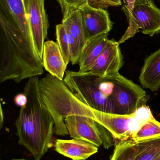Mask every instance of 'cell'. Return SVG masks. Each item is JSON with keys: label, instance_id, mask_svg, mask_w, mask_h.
I'll list each match as a JSON object with an SVG mask.
<instances>
[{"label": "cell", "instance_id": "603a6c76", "mask_svg": "<svg viewBox=\"0 0 160 160\" xmlns=\"http://www.w3.org/2000/svg\"><path fill=\"white\" fill-rule=\"evenodd\" d=\"M89 3L93 6L94 5H95L98 6V8H103L101 0H90Z\"/></svg>", "mask_w": 160, "mask_h": 160}, {"label": "cell", "instance_id": "8992f818", "mask_svg": "<svg viewBox=\"0 0 160 160\" xmlns=\"http://www.w3.org/2000/svg\"><path fill=\"white\" fill-rule=\"evenodd\" d=\"M65 125L73 139L90 143L98 148L109 149L113 145L111 133L98 122L90 118L79 115L67 117Z\"/></svg>", "mask_w": 160, "mask_h": 160}, {"label": "cell", "instance_id": "d6986e66", "mask_svg": "<svg viewBox=\"0 0 160 160\" xmlns=\"http://www.w3.org/2000/svg\"><path fill=\"white\" fill-rule=\"evenodd\" d=\"M62 9L63 17H65L74 10L80 9L84 6L89 3L90 0H56Z\"/></svg>", "mask_w": 160, "mask_h": 160}, {"label": "cell", "instance_id": "7402d4cb", "mask_svg": "<svg viewBox=\"0 0 160 160\" xmlns=\"http://www.w3.org/2000/svg\"><path fill=\"white\" fill-rule=\"evenodd\" d=\"M102 7L103 8H108V7L117 6L122 5L121 0H101Z\"/></svg>", "mask_w": 160, "mask_h": 160}, {"label": "cell", "instance_id": "ffe728a7", "mask_svg": "<svg viewBox=\"0 0 160 160\" xmlns=\"http://www.w3.org/2000/svg\"><path fill=\"white\" fill-rule=\"evenodd\" d=\"M123 1L126 4L123 7V9L126 15L128 20H129L131 18L132 9L136 0H123Z\"/></svg>", "mask_w": 160, "mask_h": 160}, {"label": "cell", "instance_id": "cb8c5ba5", "mask_svg": "<svg viewBox=\"0 0 160 160\" xmlns=\"http://www.w3.org/2000/svg\"><path fill=\"white\" fill-rule=\"evenodd\" d=\"M11 160H24V159H13Z\"/></svg>", "mask_w": 160, "mask_h": 160}, {"label": "cell", "instance_id": "4fadbf2b", "mask_svg": "<svg viewBox=\"0 0 160 160\" xmlns=\"http://www.w3.org/2000/svg\"><path fill=\"white\" fill-rule=\"evenodd\" d=\"M109 33L102 34L87 41L80 56L78 64L79 72H87L91 66L106 48L109 39Z\"/></svg>", "mask_w": 160, "mask_h": 160}, {"label": "cell", "instance_id": "44dd1931", "mask_svg": "<svg viewBox=\"0 0 160 160\" xmlns=\"http://www.w3.org/2000/svg\"><path fill=\"white\" fill-rule=\"evenodd\" d=\"M14 100L15 104L21 108L25 106L27 103V98L26 95L23 92L16 95L14 98Z\"/></svg>", "mask_w": 160, "mask_h": 160}, {"label": "cell", "instance_id": "5bb4252c", "mask_svg": "<svg viewBox=\"0 0 160 160\" xmlns=\"http://www.w3.org/2000/svg\"><path fill=\"white\" fill-rule=\"evenodd\" d=\"M143 87L152 91L160 88V49L146 59L139 77Z\"/></svg>", "mask_w": 160, "mask_h": 160}, {"label": "cell", "instance_id": "8fae6325", "mask_svg": "<svg viewBox=\"0 0 160 160\" xmlns=\"http://www.w3.org/2000/svg\"><path fill=\"white\" fill-rule=\"evenodd\" d=\"M55 151L72 160H85L97 153L98 148L82 140L57 139L54 142Z\"/></svg>", "mask_w": 160, "mask_h": 160}, {"label": "cell", "instance_id": "9c48e42d", "mask_svg": "<svg viewBox=\"0 0 160 160\" xmlns=\"http://www.w3.org/2000/svg\"><path fill=\"white\" fill-rule=\"evenodd\" d=\"M119 45L114 39H109L106 48L88 72L101 76H112L118 74L123 64V55Z\"/></svg>", "mask_w": 160, "mask_h": 160}, {"label": "cell", "instance_id": "2e32d148", "mask_svg": "<svg viewBox=\"0 0 160 160\" xmlns=\"http://www.w3.org/2000/svg\"><path fill=\"white\" fill-rule=\"evenodd\" d=\"M159 137H160V122L152 116L132 134L131 139L137 142Z\"/></svg>", "mask_w": 160, "mask_h": 160}, {"label": "cell", "instance_id": "9a60e30c", "mask_svg": "<svg viewBox=\"0 0 160 160\" xmlns=\"http://www.w3.org/2000/svg\"><path fill=\"white\" fill-rule=\"evenodd\" d=\"M135 160H156L160 157V137L136 142Z\"/></svg>", "mask_w": 160, "mask_h": 160}, {"label": "cell", "instance_id": "6da1fadb", "mask_svg": "<svg viewBox=\"0 0 160 160\" xmlns=\"http://www.w3.org/2000/svg\"><path fill=\"white\" fill-rule=\"evenodd\" d=\"M39 81L38 77H33L25 84L27 103L20 108L15 122L19 143L35 160H40L52 147L54 133L53 118L40 97Z\"/></svg>", "mask_w": 160, "mask_h": 160}, {"label": "cell", "instance_id": "7c38bea8", "mask_svg": "<svg viewBox=\"0 0 160 160\" xmlns=\"http://www.w3.org/2000/svg\"><path fill=\"white\" fill-rule=\"evenodd\" d=\"M42 63L43 68L49 74L63 81L67 66L57 42L53 40L45 41L43 46Z\"/></svg>", "mask_w": 160, "mask_h": 160}, {"label": "cell", "instance_id": "e0dca14e", "mask_svg": "<svg viewBox=\"0 0 160 160\" xmlns=\"http://www.w3.org/2000/svg\"><path fill=\"white\" fill-rule=\"evenodd\" d=\"M136 157V142L131 138L125 141H119L116 144L110 160H135Z\"/></svg>", "mask_w": 160, "mask_h": 160}, {"label": "cell", "instance_id": "7a4b0ae2", "mask_svg": "<svg viewBox=\"0 0 160 160\" xmlns=\"http://www.w3.org/2000/svg\"><path fill=\"white\" fill-rule=\"evenodd\" d=\"M39 89L41 99L53 118L56 135H68L65 123L67 117L79 115L93 118L92 108L76 98L64 81L47 74L39 80Z\"/></svg>", "mask_w": 160, "mask_h": 160}, {"label": "cell", "instance_id": "277c9868", "mask_svg": "<svg viewBox=\"0 0 160 160\" xmlns=\"http://www.w3.org/2000/svg\"><path fill=\"white\" fill-rule=\"evenodd\" d=\"M93 119L102 125L119 141L131 138L132 134L152 116L148 106H143L129 115L116 114L100 112L93 109Z\"/></svg>", "mask_w": 160, "mask_h": 160}, {"label": "cell", "instance_id": "3957f363", "mask_svg": "<svg viewBox=\"0 0 160 160\" xmlns=\"http://www.w3.org/2000/svg\"><path fill=\"white\" fill-rule=\"evenodd\" d=\"M109 77L112 84L111 98L116 114H133L147 105L149 98L140 86L119 73Z\"/></svg>", "mask_w": 160, "mask_h": 160}, {"label": "cell", "instance_id": "ba28073f", "mask_svg": "<svg viewBox=\"0 0 160 160\" xmlns=\"http://www.w3.org/2000/svg\"><path fill=\"white\" fill-rule=\"evenodd\" d=\"M87 42L99 35L111 30L113 23L109 12L102 8L95 7L89 3L80 9Z\"/></svg>", "mask_w": 160, "mask_h": 160}, {"label": "cell", "instance_id": "30bf717a", "mask_svg": "<svg viewBox=\"0 0 160 160\" xmlns=\"http://www.w3.org/2000/svg\"><path fill=\"white\" fill-rule=\"evenodd\" d=\"M62 23L73 38L75 44V50L70 62L73 65L78 64L83 50L87 43L80 9L74 10L63 17Z\"/></svg>", "mask_w": 160, "mask_h": 160}, {"label": "cell", "instance_id": "52a82bcc", "mask_svg": "<svg viewBox=\"0 0 160 160\" xmlns=\"http://www.w3.org/2000/svg\"><path fill=\"white\" fill-rule=\"evenodd\" d=\"M36 49L42 60L43 46L49 22L44 6L45 0H23Z\"/></svg>", "mask_w": 160, "mask_h": 160}, {"label": "cell", "instance_id": "d4e9b609", "mask_svg": "<svg viewBox=\"0 0 160 160\" xmlns=\"http://www.w3.org/2000/svg\"><path fill=\"white\" fill-rule=\"evenodd\" d=\"M156 160H160V157H159V158Z\"/></svg>", "mask_w": 160, "mask_h": 160}, {"label": "cell", "instance_id": "5b68a950", "mask_svg": "<svg viewBox=\"0 0 160 160\" xmlns=\"http://www.w3.org/2000/svg\"><path fill=\"white\" fill-rule=\"evenodd\" d=\"M142 29L143 33L152 37L160 32V8L152 0H136L129 20V25L119 44L133 37Z\"/></svg>", "mask_w": 160, "mask_h": 160}, {"label": "cell", "instance_id": "ac0fdd59", "mask_svg": "<svg viewBox=\"0 0 160 160\" xmlns=\"http://www.w3.org/2000/svg\"><path fill=\"white\" fill-rule=\"evenodd\" d=\"M57 43L60 48L66 64L70 62V38L65 27L62 23L56 26Z\"/></svg>", "mask_w": 160, "mask_h": 160}]
</instances>
